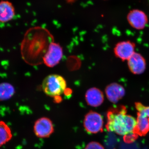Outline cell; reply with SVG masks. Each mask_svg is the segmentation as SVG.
<instances>
[{
	"instance_id": "cell-1",
	"label": "cell",
	"mask_w": 149,
	"mask_h": 149,
	"mask_svg": "<svg viewBox=\"0 0 149 149\" xmlns=\"http://www.w3.org/2000/svg\"><path fill=\"white\" fill-rule=\"evenodd\" d=\"M107 116V123L106 128L108 131L121 136L137 135L136 133V119L127 114L125 107H118L110 110Z\"/></svg>"
},
{
	"instance_id": "cell-2",
	"label": "cell",
	"mask_w": 149,
	"mask_h": 149,
	"mask_svg": "<svg viewBox=\"0 0 149 149\" xmlns=\"http://www.w3.org/2000/svg\"><path fill=\"white\" fill-rule=\"evenodd\" d=\"M65 80L57 74H51L43 80L42 88L44 93L50 97H56L61 95L65 91Z\"/></svg>"
},
{
	"instance_id": "cell-3",
	"label": "cell",
	"mask_w": 149,
	"mask_h": 149,
	"mask_svg": "<svg viewBox=\"0 0 149 149\" xmlns=\"http://www.w3.org/2000/svg\"><path fill=\"white\" fill-rule=\"evenodd\" d=\"M103 124V119L102 116L94 111H90L86 114L83 122L85 130L91 134L102 132Z\"/></svg>"
},
{
	"instance_id": "cell-4",
	"label": "cell",
	"mask_w": 149,
	"mask_h": 149,
	"mask_svg": "<svg viewBox=\"0 0 149 149\" xmlns=\"http://www.w3.org/2000/svg\"><path fill=\"white\" fill-rule=\"evenodd\" d=\"M136 44L130 40L120 41L115 45L113 54L116 58L122 61H127L136 52Z\"/></svg>"
},
{
	"instance_id": "cell-5",
	"label": "cell",
	"mask_w": 149,
	"mask_h": 149,
	"mask_svg": "<svg viewBox=\"0 0 149 149\" xmlns=\"http://www.w3.org/2000/svg\"><path fill=\"white\" fill-rule=\"evenodd\" d=\"M63 56L62 48L58 44L52 42L43 56V61L47 66L53 67L58 64Z\"/></svg>"
},
{
	"instance_id": "cell-6",
	"label": "cell",
	"mask_w": 149,
	"mask_h": 149,
	"mask_svg": "<svg viewBox=\"0 0 149 149\" xmlns=\"http://www.w3.org/2000/svg\"><path fill=\"white\" fill-rule=\"evenodd\" d=\"M126 17L129 25L137 30L145 29L148 22L146 14L141 10H132L128 13Z\"/></svg>"
},
{
	"instance_id": "cell-7",
	"label": "cell",
	"mask_w": 149,
	"mask_h": 149,
	"mask_svg": "<svg viewBox=\"0 0 149 149\" xmlns=\"http://www.w3.org/2000/svg\"><path fill=\"white\" fill-rule=\"evenodd\" d=\"M128 69L135 75L143 74L146 69L147 63L145 57L136 52L127 61Z\"/></svg>"
},
{
	"instance_id": "cell-8",
	"label": "cell",
	"mask_w": 149,
	"mask_h": 149,
	"mask_svg": "<svg viewBox=\"0 0 149 149\" xmlns=\"http://www.w3.org/2000/svg\"><path fill=\"white\" fill-rule=\"evenodd\" d=\"M34 131L36 136L39 138H48L54 131L52 122L48 118H41L35 122Z\"/></svg>"
},
{
	"instance_id": "cell-9",
	"label": "cell",
	"mask_w": 149,
	"mask_h": 149,
	"mask_svg": "<svg viewBox=\"0 0 149 149\" xmlns=\"http://www.w3.org/2000/svg\"><path fill=\"white\" fill-rule=\"evenodd\" d=\"M107 98L113 103H116L125 96V89L121 84L112 83L107 85L105 89Z\"/></svg>"
},
{
	"instance_id": "cell-10",
	"label": "cell",
	"mask_w": 149,
	"mask_h": 149,
	"mask_svg": "<svg viewBox=\"0 0 149 149\" xmlns=\"http://www.w3.org/2000/svg\"><path fill=\"white\" fill-rule=\"evenodd\" d=\"M104 99L102 92L98 88L95 87L89 89L85 94L86 102L90 106H100L103 103Z\"/></svg>"
},
{
	"instance_id": "cell-11",
	"label": "cell",
	"mask_w": 149,
	"mask_h": 149,
	"mask_svg": "<svg viewBox=\"0 0 149 149\" xmlns=\"http://www.w3.org/2000/svg\"><path fill=\"white\" fill-rule=\"evenodd\" d=\"M14 6L8 1H0V22L6 23L11 21L15 16Z\"/></svg>"
},
{
	"instance_id": "cell-12",
	"label": "cell",
	"mask_w": 149,
	"mask_h": 149,
	"mask_svg": "<svg viewBox=\"0 0 149 149\" xmlns=\"http://www.w3.org/2000/svg\"><path fill=\"white\" fill-rule=\"evenodd\" d=\"M136 121V134L140 136L146 135L149 131V120L148 118L138 113Z\"/></svg>"
},
{
	"instance_id": "cell-13",
	"label": "cell",
	"mask_w": 149,
	"mask_h": 149,
	"mask_svg": "<svg viewBox=\"0 0 149 149\" xmlns=\"http://www.w3.org/2000/svg\"><path fill=\"white\" fill-rule=\"evenodd\" d=\"M10 128L4 121L0 120V147L10 141L12 138Z\"/></svg>"
},
{
	"instance_id": "cell-14",
	"label": "cell",
	"mask_w": 149,
	"mask_h": 149,
	"mask_svg": "<svg viewBox=\"0 0 149 149\" xmlns=\"http://www.w3.org/2000/svg\"><path fill=\"white\" fill-rule=\"evenodd\" d=\"M15 90L13 86L8 83L0 84V101L7 100L13 96Z\"/></svg>"
},
{
	"instance_id": "cell-15",
	"label": "cell",
	"mask_w": 149,
	"mask_h": 149,
	"mask_svg": "<svg viewBox=\"0 0 149 149\" xmlns=\"http://www.w3.org/2000/svg\"><path fill=\"white\" fill-rule=\"evenodd\" d=\"M135 106L138 112L148 118L149 120V107L145 106L140 102L135 103Z\"/></svg>"
},
{
	"instance_id": "cell-16",
	"label": "cell",
	"mask_w": 149,
	"mask_h": 149,
	"mask_svg": "<svg viewBox=\"0 0 149 149\" xmlns=\"http://www.w3.org/2000/svg\"><path fill=\"white\" fill-rule=\"evenodd\" d=\"M85 149H104V148L100 143L96 142H91L87 145Z\"/></svg>"
}]
</instances>
